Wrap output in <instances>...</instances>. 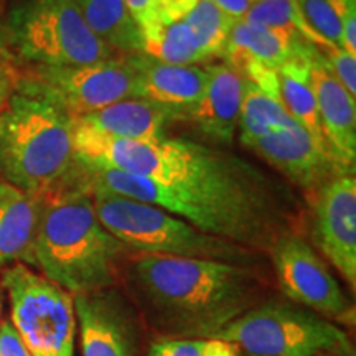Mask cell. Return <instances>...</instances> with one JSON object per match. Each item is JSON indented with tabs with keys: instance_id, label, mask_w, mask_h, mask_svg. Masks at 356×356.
Masks as SVG:
<instances>
[{
	"instance_id": "3",
	"label": "cell",
	"mask_w": 356,
	"mask_h": 356,
	"mask_svg": "<svg viewBox=\"0 0 356 356\" xmlns=\"http://www.w3.org/2000/svg\"><path fill=\"white\" fill-rule=\"evenodd\" d=\"M40 200L32 266L71 296L118 286L131 251L102 225L74 175Z\"/></svg>"
},
{
	"instance_id": "37",
	"label": "cell",
	"mask_w": 356,
	"mask_h": 356,
	"mask_svg": "<svg viewBox=\"0 0 356 356\" xmlns=\"http://www.w3.org/2000/svg\"><path fill=\"white\" fill-rule=\"evenodd\" d=\"M0 315H2V297H0Z\"/></svg>"
},
{
	"instance_id": "11",
	"label": "cell",
	"mask_w": 356,
	"mask_h": 356,
	"mask_svg": "<svg viewBox=\"0 0 356 356\" xmlns=\"http://www.w3.org/2000/svg\"><path fill=\"white\" fill-rule=\"evenodd\" d=\"M307 197V220L317 252L356 289V178L340 173Z\"/></svg>"
},
{
	"instance_id": "35",
	"label": "cell",
	"mask_w": 356,
	"mask_h": 356,
	"mask_svg": "<svg viewBox=\"0 0 356 356\" xmlns=\"http://www.w3.org/2000/svg\"><path fill=\"white\" fill-rule=\"evenodd\" d=\"M318 356H356V355H355V346L350 341V343H345V345L338 346V348H335V350L327 351V353H322Z\"/></svg>"
},
{
	"instance_id": "33",
	"label": "cell",
	"mask_w": 356,
	"mask_h": 356,
	"mask_svg": "<svg viewBox=\"0 0 356 356\" xmlns=\"http://www.w3.org/2000/svg\"><path fill=\"white\" fill-rule=\"evenodd\" d=\"M198 0H157V20H181Z\"/></svg>"
},
{
	"instance_id": "9",
	"label": "cell",
	"mask_w": 356,
	"mask_h": 356,
	"mask_svg": "<svg viewBox=\"0 0 356 356\" xmlns=\"http://www.w3.org/2000/svg\"><path fill=\"white\" fill-rule=\"evenodd\" d=\"M19 91L47 97L71 119L119 101L139 99L136 73L124 55L89 65H24V81Z\"/></svg>"
},
{
	"instance_id": "28",
	"label": "cell",
	"mask_w": 356,
	"mask_h": 356,
	"mask_svg": "<svg viewBox=\"0 0 356 356\" xmlns=\"http://www.w3.org/2000/svg\"><path fill=\"white\" fill-rule=\"evenodd\" d=\"M22 81H24V63L13 51L6 19H2L0 20V109L13 95L19 92Z\"/></svg>"
},
{
	"instance_id": "12",
	"label": "cell",
	"mask_w": 356,
	"mask_h": 356,
	"mask_svg": "<svg viewBox=\"0 0 356 356\" xmlns=\"http://www.w3.org/2000/svg\"><path fill=\"white\" fill-rule=\"evenodd\" d=\"M81 356H139V318L121 289L73 296Z\"/></svg>"
},
{
	"instance_id": "13",
	"label": "cell",
	"mask_w": 356,
	"mask_h": 356,
	"mask_svg": "<svg viewBox=\"0 0 356 356\" xmlns=\"http://www.w3.org/2000/svg\"><path fill=\"white\" fill-rule=\"evenodd\" d=\"M246 147L305 195L340 173H350L315 144L310 134L296 121L286 129L267 132Z\"/></svg>"
},
{
	"instance_id": "36",
	"label": "cell",
	"mask_w": 356,
	"mask_h": 356,
	"mask_svg": "<svg viewBox=\"0 0 356 356\" xmlns=\"http://www.w3.org/2000/svg\"><path fill=\"white\" fill-rule=\"evenodd\" d=\"M7 13V0H0V20L6 19Z\"/></svg>"
},
{
	"instance_id": "26",
	"label": "cell",
	"mask_w": 356,
	"mask_h": 356,
	"mask_svg": "<svg viewBox=\"0 0 356 356\" xmlns=\"http://www.w3.org/2000/svg\"><path fill=\"white\" fill-rule=\"evenodd\" d=\"M147 356H241L238 348L220 338L162 337L150 343Z\"/></svg>"
},
{
	"instance_id": "5",
	"label": "cell",
	"mask_w": 356,
	"mask_h": 356,
	"mask_svg": "<svg viewBox=\"0 0 356 356\" xmlns=\"http://www.w3.org/2000/svg\"><path fill=\"white\" fill-rule=\"evenodd\" d=\"M96 213L113 236L136 254H159L257 266L262 252L203 233L155 204L108 191L86 190Z\"/></svg>"
},
{
	"instance_id": "21",
	"label": "cell",
	"mask_w": 356,
	"mask_h": 356,
	"mask_svg": "<svg viewBox=\"0 0 356 356\" xmlns=\"http://www.w3.org/2000/svg\"><path fill=\"white\" fill-rule=\"evenodd\" d=\"M91 32L119 55L142 53V32L124 0H73Z\"/></svg>"
},
{
	"instance_id": "14",
	"label": "cell",
	"mask_w": 356,
	"mask_h": 356,
	"mask_svg": "<svg viewBox=\"0 0 356 356\" xmlns=\"http://www.w3.org/2000/svg\"><path fill=\"white\" fill-rule=\"evenodd\" d=\"M312 79L317 97L318 119L325 144L333 160L345 172L355 173L356 101L333 76L322 53L314 47L310 55Z\"/></svg>"
},
{
	"instance_id": "17",
	"label": "cell",
	"mask_w": 356,
	"mask_h": 356,
	"mask_svg": "<svg viewBox=\"0 0 356 356\" xmlns=\"http://www.w3.org/2000/svg\"><path fill=\"white\" fill-rule=\"evenodd\" d=\"M178 121L173 111L145 99H126L73 119V126L109 139L157 142L165 139L168 122Z\"/></svg>"
},
{
	"instance_id": "24",
	"label": "cell",
	"mask_w": 356,
	"mask_h": 356,
	"mask_svg": "<svg viewBox=\"0 0 356 356\" xmlns=\"http://www.w3.org/2000/svg\"><path fill=\"white\" fill-rule=\"evenodd\" d=\"M243 20L248 24L274 30V32L291 35V37H302L317 48L330 44L323 42L310 29L302 15L297 0H257L256 3H252Z\"/></svg>"
},
{
	"instance_id": "31",
	"label": "cell",
	"mask_w": 356,
	"mask_h": 356,
	"mask_svg": "<svg viewBox=\"0 0 356 356\" xmlns=\"http://www.w3.org/2000/svg\"><path fill=\"white\" fill-rule=\"evenodd\" d=\"M0 356H32L8 320L0 322Z\"/></svg>"
},
{
	"instance_id": "23",
	"label": "cell",
	"mask_w": 356,
	"mask_h": 356,
	"mask_svg": "<svg viewBox=\"0 0 356 356\" xmlns=\"http://www.w3.org/2000/svg\"><path fill=\"white\" fill-rule=\"evenodd\" d=\"M292 122L293 119L284 108L280 91H267L246 81L238 124L239 140L244 147L267 132L289 127Z\"/></svg>"
},
{
	"instance_id": "10",
	"label": "cell",
	"mask_w": 356,
	"mask_h": 356,
	"mask_svg": "<svg viewBox=\"0 0 356 356\" xmlns=\"http://www.w3.org/2000/svg\"><path fill=\"white\" fill-rule=\"evenodd\" d=\"M280 292L293 304L305 307L330 322L353 327L355 304L350 300L330 267L302 233L275 239L269 251Z\"/></svg>"
},
{
	"instance_id": "8",
	"label": "cell",
	"mask_w": 356,
	"mask_h": 356,
	"mask_svg": "<svg viewBox=\"0 0 356 356\" xmlns=\"http://www.w3.org/2000/svg\"><path fill=\"white\" fill-rule=\"evenodd\" d=\"M12 327L32 356H74L76 312L73 296L37 270L17 262L0 274Z\"/></svg>"
},
{
	"instance_id": "6",
	"label": "cell",
	"mask_w": 356,
	"mask_h": 356,
	"mask_svg": "<svg viewBox=\"0 0 356 356\" xmlns=\"http://www.w3.org/2000/svg\"><path fill=\"white\" fill-rule=\"evenodd\" d=\"M6 26L24 65L74 66L121 56L91 32L73 0H25L6 13Z\"/></svg>"
},
{
	"instance_id": "27",
	"label": "cell",
	"mask_w": 356,
	"mask_h": 356,
	"mask_svg": "<svg viewBox=\"0 0 356 356\" xmlns=\"http://www.w3.org/2000/svg\"><path fill=\"white\" fill-rule=\"evenodd\" d=\"M348 0H297L304 19L323 42L341 47V13Z\"/></svg>"
},
{
	"instance_id": "2",
	"label": "cell",
	"mask_w": 356,
	"mask_h": 356,
	"mask_svg": "<svg viewBox=\"0 0 356 356\" xmlns=\"http://www.w3.org/2000/svg\"><path fill=\"white\" fill-rule=\"evenodd\" d=\"M124 279L163 337L213 338L264 300L257 266L159 254L127 257Z\"/></svg>"
},
{
	"instance_id": "15",
	"label": "cell",
	"mask_w": 356,
	"mask_h": 356,
	"mask_svg": "<svg viewBox=\"0 0 356 356\" xmlns=\"http://www.w3.org/2000/svg\"><path fill=\"white\" fill-rule=\"evenodd\" d=\"M137 78V96L173 111L178 121L193 109L208 83L207 65H172L145 53L124 55Z\"/></svg>"
},
{
	"instance_id": "25",
	"label": "cell",
	"mask_w": 356,
	"mask_h": 356,
	"mask_svg": "<svg viewBox=\"0 0 356 356\" xmlns=\"http://www.w3.org/2000/svg\"><path fill=\"white\" fill-rule=\"evenodd\" d=\"M184 20L193 30L207 61L221 60L236 20L226 15L211 0H198Z\"/></svg>"
},
{
	"instance_id": "22",
	"label": "cell",
	"mask_w": 356,
	"mask_h": 356,
	"mask_svg": "<svg viewBox=\"0 0 356 356\" xmlns=\"http://www.w3.org/2000/svg\"><path fill=\"white\" fill-rule=\"evenodd\" d=\"M142 53L172 65L208 63L193 30L186 22H154L142 30Z\"/></svg>"
},
{
	"instance_id": "34",
	"label": "cell",
	"mask_w": 356,
	"mask_h": 356,
	"mask_svg": "<svg viewBox=\"0 0 356 356\" xmlns=\"http://www.w3.org/2000/svg\"><path fill=\"white\" fill-rule=\"evenodd\" d=\"M211 2L234 20H243L252 7L251 0H211Z\"/></svg>"
},
{
	"instance_id": "30",
	"label": "cell",
	"mask_w": 356,
	"mask_h": 356,
	"mask_svg": "<svg viewBox=\"0 0 356 356\" xmlns=\"http://www.w3.org/2000/svg\"><path fill=\"white\" fill-rule=\"evenodd\" d=\"M341 48L356 56V0H348L341 13Z\"/></svg>"
},
{
	"instance_id": "1",
	"label": "cell",
	"mask_w": 356,
	"mask_h": 356,
	"mask_svg": "<svg viewBox=\"0 0 356 356\" xmlns=\"http://www.w3.org/2000/svg\"><path fill=\"white\" fill-rule=\"evenodd\" d=\"M74 180L155 204L203 233L257 252L300 233L304 204L282 177L221 147L184 139L119 140L73 126Z\"/></svg>"
},
{
	"instance_id": "7",
	"label": "cell",
	"mask_w": 356,
	"mask_h": 356,
	"mask_svg": "<svg viewBox=\"0 0 356 356\" xmlns=\"http://www.w3.org/2000/svg\"><path fill=\"white\" fill-rule=\"evenodd\" d=\"M213 338L241 356H318L350 343L340 325L291 300H262Z\"/></svg>"
},
{
	"instance_id": "20",
	"label": "cell",
	"mask_w": 356,
	"mask_h": 356,
	"mask_svg": "<svg viewBox=\"0 0 356 356\" xmlns=\"http://www.w3.org/2000/svg\"><path fill=\"white\" fill-rule=\"evenodd\" d=\"M314 47L315 44L307 43L277 70L279 91L289 115L310 134L315 144L328 152L322 127H320L317 97H315L314 79H312L310 55Z\"/></svg>"
},
{
	"instance_id": "4",
	"label": "cell",
	"mask_w": 356,
	"mask_h": 356,
	"mask_svg": "<svg viewBox=\"0 0 356 356\" xmlns=\"http://www.w3.org/2000/svg\"><path fill=\"white\" fill-rule=\"evenodd\" d=\"M73 119L47 97L19 91L0 109V180L43 197L76 172Z\"/></svg>"
},
{
	"instance_id": "19",
	"label": "cell",
	"mask_w": 356,
	"mask_h": 356,
	"mask_svg": "<svg viewBox=\"0 0 356 356\" xmlns=\"http://www.w3.org/2000/svg\"><path fill=\"white\" fill-rule=\"evenodd\" d=\"M307 43L310 42L302 37H291L244 20H236L222 50L221 61L233 66L238 73L251 66H266L277 71Z\"/></svg>"
},
{
	"instance_id": "32",
	"label": "cell",
	"mask_w": 356,
	"mask_h": 356,
	"mask_svg": "<svg viewBox=\"0 0 356 356\" xmlns=\"http://www.w3.org/2000/svg\"><path fill=\"white\" fill-rule=\"evenodd\" d=\"M140 32L157 22V0H124Z\"/></svg>"
},
{
	"instance_id": "16",
	"label": "cell",
	"mask_w": 356,
	"mask_h": 356,
	"mask_svg": "<svg viewBox=\"0 0 356 356\" xmlns=\"http://www.w3.org/2000/svg\"><path fill=\"white\" fill-rule=\"evenodd\" d=\"M208 83L203 96L193 109L185 114L188 121L211 142L231 145L238 131L239 113L244 97L243 74L225 61L207 63Z\"/></svg>"
},
{
	"instance_id": "18",
	"label": "cell",
	"mask_w": 356,
	"mask_h": 356,
	"mask_svg": "<svg viewBox=\"0 0 356 356\" xmlns=\"http://www.w3.org/2000/svg\"><path fill=\"white\" fill-rule=\"evenodd\" d=\"M42 200L0 180V274L22 262L32 266Z\"/></svg>"
},
{
	"instance_id": "29",
	"label": "cell",
	"mask_w": 356,
	"mask_h": 356,
	"mask_svg": "<svg viewBox=\"0 0 356 356\" xmlns=\"http://www.w3.org/2000/svg\"><path fill=\"white\" fill-rule=\"evenodd\" d=\"M317 50L323 55L328 68L332 70L338 83L345 88L350 96L356 97V56L350 55L348 51L337 44H328V47L317 48Z\"/></svg>"
}]
</instances>
